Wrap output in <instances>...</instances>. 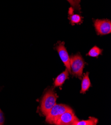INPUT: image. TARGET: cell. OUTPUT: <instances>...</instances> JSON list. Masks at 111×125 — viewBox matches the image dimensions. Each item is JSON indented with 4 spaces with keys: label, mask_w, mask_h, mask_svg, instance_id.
<instances>
[{
    "label": "cell",
    "mask_w": 111,
    "mask_h": 125,
    "mask_svg": "<svg viewBox=\"0 0 111 125\" xmlns=\"http://www.w3.org/2000/svg\"><path fill=\"white\" fill-rule=\"evenodd\" d=\"M58 98L57 94L53 88L47 90L43 95L40 103V111L42 114L46 116L56 104V100Z\"/></svg>",
    "instance_id": "1"
},
{
    "label": "cell",
    "mask_w": 111,
    "mask_h": 125,
    "mask_svg": "<svg viewBox=\"0 0 111 125\" xmlns=\"http://www.w3.org/2000/svg\"><path fill=\"white\" fill-rule=\"evenodd\" d=\"M85 62L79 53L72 55L70 57V67L71 74L81 79L83 76V71Z\"/></svg>",
    "instance_id": "2"
},
{
    "label": "cell",
    "mask_w": 111,
    "mask_h": 125,
    "mask_svg": "<svg viewBox=\"0 0 111 125\" xmlns=\"http://www.w3.org/2000/svg\"><path fill=\"white\" fill-rule=\"evenodd\" d=\"M71 108L67 105L56 104L46 116V122L50 124H54L56 120L66 111Z\"/></svg>",
    "instance_id": "3"
},
{
    "label": "cell",
    "mask_w": 111,
    "mask_h": 125,
    "mask_svg": "<svg viewBox=\"0 0 111 125\" xmlns=\"http://www.w3.org/2000/svg\"><path fill=\"white\" fill-rule=\"evenodd\" d=\"M79 120L73 110L71 109L61 115L54 124L56 125H74Z\"/></svg>",
    "instance_id": "4"
},
{
    "label": "cell",
    "mask_w": 111,
    "mask_h": 125,
    "mask_svg": "<svg viewBox=\"0 0 111 125\" xmlns=\"http://www.w3.org/2000/svg\"><path fill=\"white\" fill-rule=\"evenodd\" d=\"M95 30L99 35H106L111 32V22L109 20H96L94 21Z\"/></svg>",
    "instance_id": "5"
},
{
    "label": "cell",
    "mask_w": 111,
    "mask_h": 125,
    "mask_svg": "<svg viewBox=\"0 0 111 125\" xmlns=\"http://www.w3.org/2000/svg\"><path fill=\"white\" fill-rule=\"evenodd\" d=\"M55 49L57 51L58 54L63 62L66 69L69 72L71 73V70L70 67V57L67 52L66 47H65V42H59L56 45Z\"/></svg>",
    "instance_id": "6"
},
{
    "label": "cell",
    "mask_w": 111,
    "mask_h": 125,
    "mask_svg": "<svg viewBox=\"0 0 111 125\" xmlns=\"http://www.w3.org/2000/svg\"><path fill=\"white\" fill-rule=\"evenodd\" d=\"M69 71L66 69L56 78L54 81V86L55 87H60L62 86L65 80L69 78Z\"/></svg>",
    "instance_id": "7"
},
{
    "label": "cell",
    "mask_w": 111,
    "mask_h": 125,
    "mask_svg": "<svg viewBox=\"0 0 111 125\" xmlns=\"http://www.w3.org/2000/svg\"><path fill=\"white\" fill-rule=\"evenodd\" d=\"M89 72H87L83 76V79L81 83V89L80 93L84 94L86 91L88 90L91 86L90 80L89 77Z\"/></svg>",
    "instance_id": "8"
},
{
    "label": "cell",
    "mask_w": 111,
    "mask_h": 125,
    "mask_svg": "<svg viewBox=\"0 0 111 125\" xmlns=\"http://www.w3.org/2000/svg\"><path fill=\"white\" fill-rule=\"evenodd\" d=\"M73 8H70L68 11L70 15L68 19L70 21L71 24L73 26L75 24H80L82 22L83 18L78 14H73Z\"/></svg>",
    "instance_id": "9"
},
{
    "label": "cell",
    "mask_w": 111,
    "mask_h": 125,
    "mask_svg": "<svg viewBox=\"0 0 111 125\" xmlns=\"http://www.w3.org/2000/svg\"><path fill=\"white\" fill-rule=\"evenodd\" d=\"M98 120L94 117H90L88 120L78 121L74 125H96Z\"/></svg>",
    "instance_id": "10"
},
{
    "label": "cell",
    "mask_w": 111,
    "mask_h": 125,
    "mask_svg": "<svg viewBox=\"0 0 111 125\" xmlns=\"http://www.w3.org/2000/svg\"><path fill=\"white\" fill-rule=\"evenodd\" d=\"M102 49L97 46H95L92 47L87 54L88 55L93 57H97L102 54Z\"/></svg>",
    "instance_id": "11"
},
{
    "label": "cell",
    "mask_w": 111,
    "mask_h": 125,
    "mask_svg": "<svg viewBox=\"0 0 111 125\" xmlns=\"http://www.w3.org/2000/svg\"><path fill=\"white\" fill-rule=\"evenodd\" d=\"M71 6L77 10L80 11L81 6L80 5V0H67Z\"/></svg>",
    "instance_id": "12"
},
{
    "label": "cell",
    "mask_w": 111,
    "mask_h": 125,
    "mask_svg": "<svg viewBox=\"0 0 111 125\" xmlns=\"http://www.w3.org/2000/svg\"><path fill=\"white\" fill-rule=\"evenodd\" d=\"M4 121H5V119L4 117L3 113L1 109H0V125H2L4 124Z\"/></svg>",
    "instance_id": "13"
}]
</instances>
